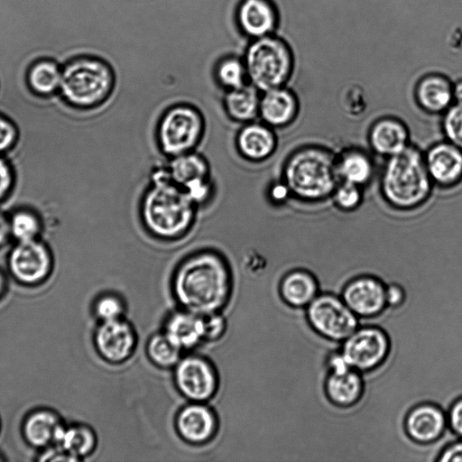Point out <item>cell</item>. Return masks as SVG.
<instances>
[{"label": "cell", "mask_w": 462, "mask_h": 462, "mask_svg": "<svg viewBox=\"0 0 462 462\" xmlns=\"http://www.w3.org/2000/svg\"><path fill=\"white\" fill-rule=\"evenodd\" d=\"M172 291L184 310L201 316L218 312L231 295L229 267L217 253L194 254L177 267Z\"/></svg>", "instance_id": "6da1fadb"}, {"label": "cell", "mask_w": 462, "mask_h": 462, "mask_svg": "<svg viewBox=\"0 0 462 462\" xmlns=\"http://www.w3.org/2000/svg\"><path fill=\"white\" fill-rule=\"evenodd\" d=\"M434 184L426 168L424 152L410 144L386 158L380 178V191L393 208L410 211L420 208L430 197Z\"/></svg>", "instance_id": "7a4b0ae2"}, {"label": "cell", "mask_w": 462, "mask_h": 462, "mask_svg": "<svg viewBox=\"0 0 462 462\" xmlns=\"http://www.w3.org/2000/svg\"><path fill=\"white\" fill-rule=\"evenodd\" d=\"M282 181L296 199L307 203L324 201L331 198L340 181L337 154L323 146L301 147L286 160Z\"/></svg>", "instance_id": "3957f363"}, {"label": "cell", "mask_w": 462, "mask_h": 462, "mask_svg": "<svg viewBox=\"0 0 462 462\" xmlns=\"http://www.w3.org/2000/svg\"><path fill=\"white\" fill-rule=\"evenodd\" d=\"M115 84V71L107 60L95 55H79L62 65L58 96L69 108L89 111L109 98Z\"/></svg>", "instance_id": "277c9868"}, {"label": "cell", "mask_w": 462, "mask_h": 462, "mask_svg": "<svg viewBox=\"0 0 462 462\" xmlns=\"http://www.w3.org/2000/svg\"><path fill=\"white\" fill-rule=\"evenodd\" d=\"M152 182L142 203V217L147 229L162 238L180 236L193 220L195 204L171 180L167 169L154 171Z\"/></svg>", "instance_id": "5b68a950"}, {"label": "cell", "mask_w": 462, "mask_h": 462, "mask_svg": "<svg viewBox=\"0 0 462 462\" xmlns=\"http://www.w3.org/2000/svg\"><path fill=\"white\" fill-rule=\"evenodd\" d=\"M243 60L248 81L259 91L286 86L295 69V54L277 33L249 40Z\"/></svg>", "instance_id": "8992f818"}, {"label": "cell", "mask_w": 462, "mask_h": 462, "mask_svg": "<svg viewBox=\"0 0 462 462\" xmlns=\"http://www.w3.org/2000/svg\"><path fill=\"white\" fill-rule=\"evenodd\" d=\"M310 328L321 337L341 343L361 325L340 295L320 292L305 309Z\"/></svg>", "instance_id": "52a82bcc"}, {"label": "cell", "mask_w": 462, "mask_h": 462, "mask_svg": "<svg viewBox=\"0 0 462 462\" xmlns=\"http://www.w3.org/2000/svg\"><path fill=\"white\" fill-rule=\"evenodd\" d=\"M346 363L364 375L377 372L387 362L391 340L387 332L377 325H360L339 346Z\"/></svg>", "instance_id": "ba28073f"}, {"label": "cell", "mask_w": 462, "mask_h": 462, "mask_svg": "<svg viewBox=\"0 0 462 462\" xmlns=\"http://www.w3.org/2000/svg\"><path fill=\"white\" fill-rule=\"evenodd\" d=\"M203 126L202 117L194 107L180 105L170 108L158 126L162 151L171 157L191 152L202 135Z\"/></svg>", "instance_id": "9c48e42d"}, {"label": "cell", "mask_w": 462, "mask_h": 462, "mask_svg": "<svg viewBox=\"0 0 462 462\" xmlns=\"http://www.w3.org/2000/svg\"><path fill=\"white\" fill-rule=\"evenodd\" d=\"M386 283L372 274H360L349 280L340 297L363 324H373L387 310Z\"/></svg>", "instance_id": "30bf717a"}, {"label": "cell", "mask_w": 462, "mask_h": 462, "mask_svg": "<svg viewBox=\"0 0 462 462\" xmlns=\"http://www.w3.org/2000/svg\"><path fill=\"white\" fill-rule=\"evenodd\" d=\"M52 253L42 238L13 242L7 266L15 279L24 283L42 281L52 267Z\"/></svg>", "instance_id": "8fae6325"}, {"label": "cell", "mask_w": 462, "mask_h": 462, "mask_svg": "<svg viewBox=\"0 0 462 462\" xmlns=\"http://www.w3.org/2000/svg\"><path fill=\"white\" fill-rule=\"evenodd\" d=\"M174 381L181 394L195 402H205L216 393L218 378L212 364L199 356H188L174 366Z\"/></svg>", "instance_id": "7c38bea8"}, {"label": "cell", "mask_w": 462, "mask_h": 462, "mask_svg": "<svg viewBox=\"0 0 462 462\" xmlns=\"http://www.w3.org/2000/svg\"><path fill=\"white\" fill-rule=\"evenodd\" d=\"M234 22L239 33L249 41L276 33L281 14L273 0H238Z\"/></svg>", "instance_id": "4fadbf2b"}, {"label": "cell", "mask_w": 462, "mask_h": 462, "mask_svg": "<svg viewBox=\"0 0 462 462\" xmlns=\"http://www.w3.org/2000/svg\"><path fill=\"white\" fill-rule=\"evenodd\" d=\"M403 428L412 442L436 446L448 429L447 411L434 402L417 403L407 411Z\"/></svg>", "instance_id": "5bb4252c"}, {"label": "cell", "mask_w": 462, "mask_h": 462, "mask_svg": "<svg viewBox=\"0 0 462 462\" xmlns=\"http://www.w3.org/2000/svg\"><path fill=\"white\" fill-rule=\"evenodd\" d=\"M172 158L167 168L171 180L188 194L194 204L204 202L211 192L205 159L191 152Z\"/></svg>", "instance_id": "9a60e30c"}, {"label": "cell", "mask_w": 462, "mask_h": 462, "mask_svg": "<svg viewBox=\"0 0 462 462\" xmlns=\"http://www.w3.org/2000/svg\"><path fill=\"white\" fill-rule=\"evenodd\" d=\"M324 391L333 406L350 411L354 415L365 395V376L347 364L330 368L324 381Z\"/></svg>", "instance_id": "2e32d148"}, {"label": "cell", "mask_w": 462, "mask_h": 462, "mask_svg": "<svg viewBox=\"0 0 462 462\" xmlns=\"http://www.w3.org/2000/svg\"><path fill=\"white\" fill-rule=\"evenodd\" d=\"M424 160L434 185L450 189L462 182V150L451 143H434L424 152Z\"/></svg>", "instance_id": "e0dca14e"}, {"label": "cell", "mask_w": 462, "mask_h": 462, "mask_svg": "<svg viewBox=\"0 0 462 462\" xmlns=\"http://www.w3.org/2000/svg\"><path fill=\"white\" fill-rule=\"evenodd\" d=\"M95 344L104 359L122 363L132 356L136 334L132 325L122 318L103 321L95 334Z\"/></svg>", "instance_id": "ac0fdd59"}, {"label": "cell", "mask_w": 462, "mask_h": 462, "mask_svg": "<svg viewBox=\"0 0 462 462\" xmlns=\"http://www.w3.org/2000/svg\"><path fill=\"white\" fill-rule=\"evenodd\" d=\"M176 429L185 441L201 444L213 438L217 429V420L208 406L192 402L178 412Z\"/></svg>", "instance_id": "d6986e66"}, {"label": "cell", "mask_w": 462, "mask_h": 462, "mask_svg": "<svg viewBox=\"0 0 462 462\" xmlns=\"http://www.w3.org/2000/svg\"><path fill=\"white\" fill-rule=\"evenodd\" d=\"M418 106L430 114H443L453 103V82L440 72H428L414 87Z\"/></svg>", "instance_id": "ffe728a7"}, {"label": "cell", "mask_w": 462, "mask_h": 462, "mask_svg": "<svg viewBox=\"0 0 462 462\" xmlns=\"http://www.w3.org/2000/svg\"><path fill=\"white\" fill-rule=\"evenodd\" d=\"M368 143L373 152L389 158L402 152L411 144L410 132L400 119L384 116L371 125Z\"/></svg>", "instance_id": "44dd1931"}, {"label": "cell", "mask_w": 462, "mask_h": 462, "mask_svg": "<svg viewBox=\"0 0 462 462\" xmlns=\"http://www.w3.org/2000/svg\"><path fill=\"white\" fill-rule=\"evenodd\" d=\"M299 100L286 86L263 91L259 114L270 127H283L291 124L299 113Z\"/></svg>", "instance_id": "7402d4cb"}, {"label": "cell", "mask_w": 462, "mask_h": 462, "mask_svg": "<svg viewBox=\"0 0 462 462\" xmlns=\"http://www.w3.org/2000/svg\"><path fill=\"white\" fill-rule=\"evenodd\" d=\"M319 293L320 287L317 277L301 267L285 273L279 283L282 300L293 309L304 310Z\"/></svg>", "instance_id": "603a6c76"}, {"label": "cell", "mask_w": 462, "mask_h": 462, "mask_svg": "<svg viewBox=\"0 0 462 462\" xmlns=\"http://www.w3.org/2000/svg\"><path fill=\"white\" fill-rule=\"evenodd\" d=\"M163 333L181 350L193 348L205 340L204 317L182 309L167 319Z\"/></svg>", "instance_id": "cb8c5ba5"}, {"label": "cell", "mask_w": 462, "mask_h": 462, "mask_svg": "<svg viewBox=\"0 0 462 462\" xmlns=\"http://www.w3.org/2000/svg\"><path fill=\"white\" fill-rule=\"evenodd\" d=\"M62 76V65L51 58L32 61L25 73V84L30 93L39 98L58 96Z\"/></svg>", "instance_id": "d4e9b609"}, {"label": "cell", "mask_w": 462, "mask_h": 462, "mask_svg": "<svg viewBox=\"0 0 462 462\" xmlns=\"http://www.w3.org/2000/svg\"><path fill=\"white\" fill-rule=\"evenodd\" d=\"M236 144L244 157L258 162L273 154L276 148V137L266 124L249 123L239 131Z\"/></svg>", "instance_id": "484cf974"}, {"label": "cell", "mask_w": 462, "mask_h": 462, "mask_svg": "<svg viewBox=\"0 0 462 462\" xmlns=\"http://www.w3.org/2000/svg\"><path fill=\"white\" fill-rule=\"evenodd\" d=\"M337 171L340 180L364 188L372 180L375 166L369 153L359 148H348L337 154Z\"/></svg>", "instance_id": "4316f807"}, {"label": "cell", "mask_w": 462, "mask_h": 462, "mask_svg": "<svg viewBox=\"0 0 462 462\" xmlns=\"http://www.w3.org/2000/svg\"><path fill=\"white\" fill-rule=\"evenodd\" d=\"M64 427L58 417L48 411H39L25 420L23 432L26 439L33 446L44 447L57 444Z\"/></svg>", "instance_id": "83f0119b"}, {"label": "cell", "mask_w": 462, "mask_h": 462, "mask_svg": "<svg viewBox=\"0 0 462 462\" xmlns=\"http://www.w3.org/2000/svg\"><path fill=\"white\" fill-rule=\"evenodd\" d=\"M258 91L250 83L226 90L224 98L226 113L235 121L251 122L259 114L260 96Z\"/></svg>", "instance_id": "f1b7e54d"}, {"label": "cell", "mask_w": 462, "mask_h": 462, "mask_svg": "<svg viewBox=\"0 0 462 462\" xmlns=\"http://www.w3.org/2000/svg\"><path fill=\"white\" fill-rule=\"evenodd\" d=\"M7 215L13 242L42 238L44 221L36 209L21 206L14 208Z\"/></svg>", "instance_id": "f546056e"}, {"label": "cell", "mask_w": 462, "mask_h": 462, "mask_svg": "<svg viewBox=\"0 0 462 462\" xmlns=\"http://www.w3.org/2000/svg\"><path fill=\"white\" fill-rule=\"evenodd\" d=\"M214 76L218 85L226 90L243 87L249 82L243 57L236 54L222 56L215 65Z\"/></svg>", "instance_id": "4dcf8cb0"}, {"label": "cell", "mask_w": 462, "mask_h": 462, "mask_svg": "<svg viewBox=\"0 0 462 462\" xmlns=\"http://www.w3.org/2000/svg\"><path fill=\"white\" fill-rule=\"evenodd\" d=\"M96 444V438L93 431L85 426H74L64 428L57 446L69 454L71 457L79 459L92 451Z\"/></svg>", "instance_id": "1f68e13d"}, {"label": "cell", "mask_w": 462, "mask_h": 462, "mask_svg": "<svg viewBox=\"0 0 462 462\" xmlns=\"http://www.w3.org/2000/svg\"><path fill=\"white\" fill-rule=\"evenodd\" d=\"M180 353L181 349L164 333L152 336L147 344L148 356L160 367L175 366L181 358Z\"/></svg>", "instance_id": "d6a6232c"}, {"label": "cell", "mask_w": 462, "mask_h": 462, "mask_svg": "<svg viewBox=\"0 0 462 462\" xmlns=\"http://www.w3.org/2000/svg\"><path fill=\"white\" fill-rule=\"evenodd\" d=\"M331 199L337 208L351 212L360 207L364 199L363 187L340 180L337 185Z\"/></svg>", "instance_id": "836d02e7"}, {"label": "cell", "mask_w": 462, "mask_h": 462, "mask_svg": "<svg viewBox=\"0 0 462 462\" xmlns=\"http://www.w3.org/2000/svg\"><path fill=\"white\" fill-rule=\"evenodd\" d=\"M441 129L446 141L462 150V105L453 103L442 114Z\"/></svg>", "instance_id": "e575fe53"}, {"label": "cell", "mask_w": 462, "mask_h": 462, "mask_svg": "<svg viewBox=\"0 0 462 462\" xmlns=\"http://www.w3.org/2000/svg\"><path fill=\"white\" fill-rule=\"evenodd\" d=\"M17 181L18 175L14 164L7 155H0V207L13 196Z\"/></svg>", "instance_id": "d590c367"}, {"label": "cell", "mask_w": 462, "mask_h": 462, "mask_svg": "<svg viewBox=\"0 0 462 462\" xmlns=\"http://www.w3.org/2000/svg\"><path fill=\"white\" fill-rule=\"evenodd\" d=\"M20 129L14 119L0 112V155L12 152L19 143Z\"/></svg>", "instance_id": "8d00e7d4"}, {"label": "cell", "mask_w": 462, "mask_h": 462, "mask_svg": "<svg viewBox=\"0 0 462 462\" xmlns=\"http://www.w3.org/2000/svg\"><path fill=\"white\" fill-rule=\"evenodd\" d=\"M95 311L102 322L114 320L122 318L125 312V304L116 295H105L97 301Z\"/></svg>", "instance_id": "74e56055"}, {"label": "cell", "mask_w": 462, "mask_h": 462, "mask_svg": "<svg viewBox=\"0 0 462 462\" xmlns=\"http://www.w3.org/2000/svg\"><path fill=\"white\" fill-rule=\"evenodd\" d=\"M204 317L205 340H217L226 330V320L218 313H211Z\"/></svg>", "instance_id": "f35d334b"}, {"label": "cell", "mask_w": 462, "mask_h": 462, "mask_svg": "<svg viewBox=\"0 0 462 462\" xmlns=\"http://www.w3.org/2000/svg\"><path fill=\"white\" fill-rule=\"evenodd\" d=\"M448 429L462 439V395L457 397L447 410Z\"/></svg>", "instance_id": "ab89813d"}, {"label": "cell", "mask_w": 462, "mask_h": 462, "mask_svg": "<svg viewBox=\"0 0 462 462\" xmlns=\"http://www.w3.org/2000/svg\"><path fill=\"white\" fill-rule=\"evenodd\" d=\"M435 461L438 462H462V439L443 446Z\"/></svg>", "instance_id": "60d3db41"}, {"label": "cell", "mask_w": 462, "mask_h": 462, "mask_svg": "<svg viewBox=\"0 0 462 462\" xmlns=\"http://www.w3.org/2000/svg\"><path fill=\"white\" fill-rule=\"evenodd\" d=\"M12 242L8 215L0 208V249Z\"/></svg>", "instance_id": "b9f144b4"}, {"label": "cell", "mask_w": 462, "mask_h": 462, "mask_svg": "<svg viewBox=\"0 0 462 462\" xmlns=\"http://www.w3.org/2000/svg\"><path fill=\"white\" fill-rule=\"evenodd\" d=\"M41 460L43 461H77L76 458L71 457L60 447L49 449L42 454Z\"/></svg>", "instance_id": "7bdbcfd3"}, {"label": "cell", "mask_w": 462, "mask_h": 462, "mask_svg": "<svg viewBox=\"0 0 462 462\" xmlns=\"http://www.w3.org/2000/svg\"><path fill=\"white\" fill-rule=\"evenodd\" d=\"M454 103L462 105V79L453 82Z\"/></svg>", "instance_id": "ee69618b"}, {"label": "cell", "mask_w": 462, "mask_h": 462, "mask_svg": "<svg viewBox=\"0 0 462 462\" xmlns=\"http://www.w3.org/2000/svg\"><path fill=\"white\" fill-rule=\"evenodd\" d=\"M5 280L3 274L0 273V293L4 288Z\"/></svg>", "instance_id": "f6af8a7d"}]
</instances>
